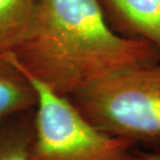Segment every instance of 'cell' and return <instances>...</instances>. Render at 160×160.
I'll use <instances>...</instances> for the list:
<instances>
[{
    "mask_svg": "<svg viewBox=\"0 0 160 160\" xmlns=\"http://www.w3.org/2000/svg\"><path fill=\"white\" fill-rule=\"evenodd\" d=\"M158 52L116 32L100 0H38L26 36L5 55L27 76L70 97L116 71L157 62Z\"/></svg>",
    "mask_w": 160,
    "mask_h": 160,
    "instance_id": "6da1fadb",
    "label": "cell"
},
{
    "mask_svg": "<svg viewBox=\"0 0 160 160\" xmlns=\"http://www.w3.org/2000/svg\"><path fill=\"white\" fill-rule=\"evenodd\" d=\"M70 100L102 131L160 145V63L129 67L99 78Z\"/></svg>",
    "mask_w": 160,
    "mask_h": 160,
    "instance_id": "7a4b0ae2",
    "label": "cell"
},
{
    "mask_svg": "<svg viewBox=\"0 0 160 160\" xmlns=\"http://www.w3.org/2000/svg\"><path fill=\"white\" fill-rule=\"evenodd\" d=\"M27 77L37 92L29 160L143 159V154L133 151L132 140L98 129L69 97Z\"/></svg>",
    "mask_w": 160,
    "mask_h": 160,
    "instance_id": "3957f363",
    "label": "cell"
},
{
    "mask_svg": "<svg viewBox=\"0 0 160 160\" xmlns=\"http://www.w3.org/2000/svg\"><path fill=\"white\" fill-rule=\"evenodd\" d=\"M36 106L37 92L30 80L8 56H0V126Z\"/></svg>",
    "mask_w": 160,
    "mask_h": 160,
    "instance_id": "277c9868",
    "label": "cell"
},
{
    "mask_svg": "<svg viewBox=\"0 0 160 160\" xmlns=\"http://www.w3.org/2000/svg\"><path fill=\"white\" fill-rule=\"evenodd\" d=\"M124 27L160 52V0H104Z\"/></svg>",
    "mask_w": 160,
    "mask_h": 160,
    "instance_id": "5b68a950",
    "label": "cell"
},
{
    "mask_svg": "<svg viewBox=\"0 0 160 160\" xmlns=\"http://www.w3.org/2000/svg\"><path fill=\"white\" fill-rule=\"evenodd\" d=\"M38 0H0V56L12 53L26 36Z\"/></svg>",
    "mask_w": 160,
    "mask_h": 160,
    "instance_id": "8992f818",
    "label": "cell"
},
{
    "mask_svg": "<svg viewBox=\"0 0 160 160\" xmlns=\"http://www.w3.org/2000/svg\"><path fill=\"white\" fill-rule=\"evenodd\" d=\"M34 110L16 116L0 126V160H29Z\"/></svg>",
    "mask_w": 160,
    "mask_h": 160,
    "instance_id": "52a82bcc",
    "label": "cell"
},
{
    "mask_svg": "<svg viewBox=\"0 0 160 160\" xmlns=\"http://www.w3.org/2000/svg\"><path fill=\"white\" fill-rule=\"evenodd\" d=\"M142 160H160V150L154 153H149V154H143Z\"/></svg>",
    "mask_w": 160,
    "mask_h": 160,
    "instance_id": "ba28073f",
    "label": "cell"
}]
</instances>
